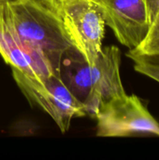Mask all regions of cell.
Returning a JSON list of instances; mask_svg holds the SVG:
<instances>
[{
    "instance_id": "cell-1",
    "label": "cell",
    "mask_w": 159,
    "mask_h": 160,
    "mask_svg": "<svg viewBox=\"0 0 159 160\" xmlns=\"http://www.w3.org/2000/svg\"><path fill=\"white\" fill-rule=\"evenodd\" d=\"M121 51L103 47L93 64L73 47L63 58L59 75L71 93L82 103L86 115L96 118L100 105L126 94L120 75Z\"/></svg>"
},
{
    "instance_id": "cell-2",
    "label": "cell",
    "mask_w": 159,
    "mask_h": 160,
    "mask_svg": "<svg viewBox=\"0 0 159 160\" xmlns=\"http://www.w3.org/2000/svg\"><path fill=\"white\" fill-rule=\"evenodd\" d=\"M5 8L19 40L59 75L64 56L74 46L58 14L40 0H6Z\"/></svg>"
},
{
    "instance_id": "cell-3",
    "label": "cell",
    "mask_w": 159,
    "mask_h": 160,
    "mask_svg": "<svg viewBox=\"0 0 159 160\" xmlns=\"http://www.w3.org/2000/svg\"><path fill=\"white\" fill-rule=\"evenodd\" d=\"M11 70L15 82L25 98L47 112L63 133L69 129L74 118L86 116L82 103L71 93L59 75L37 79L15 68Z\"/></svg>"
},
{
    "instance_id": "cell-4",
    "label": "cell",
    "mask_w": 159,
    "mask_h": 160,
    "mask_svg": "<svg viewBox=\"0 0 159 160\" xmlns=\"http://www.w3.org/2000/svg\"><path fill=\"white\" fill-rule=\"evenodd\" d=\"M97 136L129 137L153 135L159 137L158 121L152 115L142 100L124 94L102 103L96 118Z\"/></svg>"
},
{
    "instance_id": "cell-5",
    "label": "cell",
    "mask_w": 159,
    "mask_h": 160,
    "mask_svg": "<svg viewBox=\"0 0 159 160\" xmlns=\"http://www.w3.org/2000/svg\"><path fill=\"white\" fill-rule=\"evenodd\" d=\"M53 10L60 17L73 46L93 64L102 50L105 21L93 0H67Z\"/></svg>"
},
{
    "instance_id": "cell-6",
    "label": "cell",
    "mask_w": 159,
    "mask_h": 160,
    "mask_svg": "<svg viewBox=\"0 0 159 160\" xmlns=\"http://www.w3.org/2000/svg\"><path fill=\"white\" fill-rule=\"evenodd\" d=\"M117 40L128 49L144 38L151 23L148 0H93Z\"/></svg>"
},
{
    "instance_id": "cell-7",
    "label": "cell",
    "mask_w": 159,
    "mask_h": 160,
    "mask_svg": "<svg viewBox=\"0 0 159 160\" xmlns=\"http://www.w3.org/2000/svg\"><path fill=\"white\" fill-rule=\"evenodd\" d=\"M5 1H0V54L6 63L32 78L45 79L54 74L46 60L28 51L19 40L7 17Z\"/></svg>"
},
{
    "instance_id": "cell-8",
    "label": "cell",
    "mask_w": 159,
    "mask_h": 160,
    "mask_svg": "<svg viewBox=\"0 0 159 160\" xmlns=\"http://www.w3.org/2000/svg\"><path fill=\"white\" fill-rule=\"evenodd\" d=\"M127 55L159 56V3L152 13L151 23L142 41L134 49H129Z\"/></svg>"
},
{
    "instance_id": "cell-9",
    "label": "cell",
    "mask_w": 159,
    "mask_h": 160,
    "mask_svg": "<svg viewBox=\"0 0 159 160\" xmlns=\"http://www.w3.org/2000/svg\"><path fill=\"white\" fill-rule=\"evenodd\" d=\"M133 62L134 69L159 83V56L127 55Z\"/></svg>"
},
{
    "instance_id": "cell-10",
    "label": "cell",
    "mask_w": 159,
    "mask_h": 160,
    "mask_svg": "<svg viewBox=\"0 0 159 160\" xmlns=\"http://www.w3.org/2000/svg\"><path fill=\"white\" fill-rule=\"evenodd\" d=\"M42 3H44L45 5H47L49 8H51L52 9H53L54 8H56L59 4L67 1V0H40Z\"/></svg>"
},
{
    "instance_id": "cell-11",
    "label": "cell",
    "mask_w": 159,
    "mask_h": 160,
    "mask_svg": "<svg viewBox=\"0 0 159 160\" xmlns=\"http://www.w3.org/2000/svg\"><path fill=\"white\" fill-rule=\"evenodd\" d=\"M149 5H150V8H151V13H153L154 9L156 8V7L158 5L159 0H148Z\"/></svg>"
},
{
    "instance_id": "cell-12",
    "label": "cell",
    "mask_w": 159,
    "mask_h": 160,
    "mask_svg": "<svg viewBox=\"0 0 159 160\" xmlns=\"http://www.w3.org/2000/svg\"><path fill=\"white\" fill-rule=\"evenodd\" d=\"M0 1H5V0H0Z\"/></svg>"
}]
</instances>
